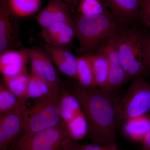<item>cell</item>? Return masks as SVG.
I'll use <instances>...</instances> for the list:
<instances>
[{
  "instance_id": "obj_1",
  "label": "cell",
  "mask_w": 150,
  "mask_h": 150,
  "mask_svg": "<svg viewBox=\"0 0 150 150\" xmlns=\"http://www.w3.org/2000/svg\"><path fill=\"white\" fill-rule=\"evenodd\" d=\"M68 89L80 104L87 122V135L91 144H109L116 143L118 127L115 100L111 93L99 87L85 88L78 82L71 84Z\"/></svg>"
},
{
  "instance_id": "obj_2",
  "label": "cell",
  "mask_w": 150,
  "mask_h": 150,
  "mask_svg": "<svg viewBox=\"0 0 150 150\" xmlns=\"http://www.w3.org/2000/svg\"><path fill=\"white\" fill-rule=\"evenodd\" d=\"M72 16L81 55L91 56L106 48L116 37L121 25L108 11L96 15Z\"/></svg>"
},
{
  "instance_id": "obj_3",
  "label": "cell",
  "mask_w": 150,
  "mask_h": 150,
  "mask_svg": "<svg viewBox=\"0 0 150 150\" xmlns=\"http://www.w3.org/2000/svg\"><path fill=\"white\" fill-rule=\"evenodd\" d=\"M147 32L139 22L121 23L115 41L127 82L143 76L147 71L145 62Z\"/></svg>"
},
{
  "instance_id": "obj_4",
  "label": "cell",
  "mask_w": 150,
  "mask_h": 150,
  "mask_svg": "<svg viewBox=\"0 0 150 150\" xmlns=\"http://www.w3.org/2000/svg\"><path fill=\"white\" fill-rule=\"evenodd\" d=\"M59 93L38 99L31 107H27L22 132L17 141L27 139L62 122Z\"/></svg>"
},
{
  "instance_id": "obj_5",
  "label": "cell",
  "mask_w": 150,
  "mask_h": 150,
  "mask_svg": "<svg viewBox=\"0 0 150 150\" xmlns=\"http://www.w3.org/2000/svg\"><path fill=\"white\" fill-rule=\"evenodd\" d=\"M115 117L119 127L131 118L150 111V84L143 76L133 79L121 99L115 101Z\"/></svg>"
},
{
  "instance_id": "obj_6",
  "label": "cell",
  "mask_w": 150,
  "mask_h": 150,
  "mask_svg": "<svg viewBox=\"0 0 150 150\" xmlns=\"http://www.w3.org/2000/svg\"><path fill=\"white\" fill-rule=\"evenodd\" d=\"M62 122L57 126L17 141L18 150H69L74 141Z\"/></svg>"
},
{
  "instance_id": "obj_7",
  "label": "cell",
  "mask_w": 150,
  "mask_h": 150,
  "mask_svg": "<svg viewBox=\"0 0 150 150\" xmlns=\"http://www.w3.org/2000/svg\"><path fill=\"white\" fill-rule=\"evenodd\" d=\"M26 103L0 114V148L9 149L18 139L23 128Z\"/></svg>"
},
{
  "instance_id": "obj_8",
  "label": "cell",
  "mask_w": 150,
  "mask_h": 150,
  "mask_svg": "<svg viewBox=\"0 0 150 150\" xmlns=\"http://www.w3.org/2000/svg\"><path fill=\"white\" fill-rule=\"evenodd\" d=\"M16 18L11 13L6 0H0V54L22 48Z\"/></svg>"
},
{
  "instance_id": "obj_9",
  "label": "cell",
  "mask_w": 150,
  "mask_h": 150,
  "mask_svg": "<svg viewBox=\"0 0 150 150\" xmlns=\"http://www.w3.org/2000/svg\"><path fill=\"white\" fill-rule=\"evenodd\" d=\"M31 40L39 44L46 51L60 72L69 77L77 79V57L66 48L51 46L36 38L32 37Z\"/></svg>"
},
{
  "instance_id": "obj_10",
  "label": "cell",
  "mask_w": 150,
  "mask_h": 150,
  "mask_svg": "<svg viewBox=\"0 0 150 150\" xmlns=\"http://www.w3.org/2000/svg\"><path fill=\"white\" fill-rule=\"evenodd\" d=\"M28 57L31 71L58 88L65 85L58 76L52 60L43 48H29Z\"/></svg>"
},
{
  "instance_id": "obj_11",
  "label": "cell",
  "mask_w": 150,
  "mask_h": 150,
  "mask_svg": "<svg viewBox=\"0 0 150 150\" xmlns=\"http://www.w3.org/2000/svg\"><path fill=\"white\" fill-rule=\"evenodd\" d=\"M34 20L41 30L61 22L74 24L72 14L64 0H49L47 5Z\"/></svg>"
},
{
  "instance_id": "obj_12",
  "label": "cell",
  "mask_w": 150,
  "mask_h": 150,
  "mask_svg": "<svg viewBox=\"0 0 150 150\" xmlns=\"http://www.w3.org/2000/svg\"><path fill=\"white\" fill-rule=\"evenodd\" d=\"M29 48L22 47L0 54V71L3 76L14 77L27 73Z\"/></svg>"
},
{
  "instance_id": "obj_13",
  "label": "cell",
  "mask_w": 150,
  "mask_h": 150,
  "mask_svg": "<svg viewBox=\"0 0 150 150\" xmlns=\"http://www.w3.org/2000/svg\"><path fill=\"white\" fill-rule=\"evenodd\" d=\"M42 41L51 46L67 48L76 38L74 24L61 22L42 30L37 34Z\"/></svg>"
},
{
  "instance_id": "obj_14",
  "label": "cell",
  "mask_w": 150,
  "mask_h": 150,
  "mask_svg": "<svg viewBox=\"0 0 150 150\" xmlns=\"http://www.w3.org/2000/svg\"><path fill=\"white\" fill-rule=\"evenodd\" d=\"M120 23H132L138 19L140 0H100Z\"/></svg>"
},
{
  "instance_id": "obj_15",
  "label": "cell",
  "mask_w": 150,
  "mask_h": 150,
  "mask_svg": "<svg viewBox=\"0 0 150 150\" xmlns=\"http://www.w3.org/2000/svg\"><path fill=\"white\" fill-rule=\"evenodd\" d=\"M103 50L106 54L109 62L110 74L107 85L103 89L112 93L126 83L127 79L119 58L115 39Z\"/></svg>"
},
{
  "instance_id": "obj_16",
  "label": "cell",
  "mask_w": 150,
  "mask_h": 150,
  "mask_svg": "<svg viewBox=\"0 0 150 150\" xmlns=\"http://www.w3.org/2000/svg\"><path fill=\"white\" fill-rule=\"evenodd\" d=\"M60 112L61 119L66 124L83 112L78 100L70 92L65 85L59 89Z\"/></svg>"
},
{
  "instance_id": "obj_17",
  "label": "cell",
  "mask_w": 150,
  "mask_h": 150,
  "mask_svg": "<svg viewBox=\"0 0 150 150\" xmlns=\"http://www.w3.org/2000/svg\"><path fill=\"white\" fill-rule=\"evenodd\" d=\"M123 129L129 140L142 143L150 132V116L146 114L129 119L123 123Z\"/></svg>"
},
{
  "instance_id": "obj_18",
  "label": "cell",
  "mask_w": 150,
  "mask_h": 150,
  "mask_svg": "<svg viewBox=\"0 0 150 150\" xmlns=\"http://www.w3.org/2000/svg\"><path fill=\"white\" fill-rule=\"evenodd\" d=\"M60 88L56 87L30 71L27 88V99L45 98L59 92Z\"/></svg>"
},
{
  "instance_id": "obj_19",
  "label": "cell",
  "mask_w": 150,
  "mask_h": 150,
  "mask_svg": "<svg viewBox=\"0 0 150 150\" xmlns=\"http://www.w3.org/2000/svg\"><path fill=\"white\" fill-rule=\"evenodd\" d=\"M89 56L97 87L104 88L107 85L110 74L109 62L103 50Z\"/></svg>"
},
{
  "instance_id": "obj_20",
  "label": "cell",
  "mask_w": 150,
  "mask_h": 150,
  "mask_svg": "<svg viewBox=\"0 0 150 150\" xmlns=\"http://www.w3.org/2000/svg\"><path fill=\"white\" fill-rule=\"evenodd\" d=\"M12 14L17 18L34 15L39 11L42 0H6Z\"/></svg>"
},
{
  "instance_id": "obj_21",
  "label": "cell",
  "mask_w": 150,
  "mask_h": 150,
  "mask_svg": "<svg viewBox=\"0 0 150 150\" xmlns=\"http://www.w3.org/2000/svg\"><path fill=\"white\" fill-rule=\"evenodd\" d=\"M77 80L78 83L84 87H97L89 56L81 55L78 56Z\"/></svg>"
},
{
  "instance_id": "obj_22",
  "label": "cell",
  "mask_w": 150,
  "mask_h": 150,
  "mask_svg": "<svg viewBox=\"0 0 150 150\" xmlns=\"http://www.w3.org/2000/svg\"><path fill=\"white\" fill-rule=\"evenodd\" d=\"M29 74L26 73L16 76H3V83L20 100L26 102Z\"/></svg>"
},
{
  "instance_id": "obj_23",
  "label": "cell",
  "mask_w": 150,
  "mask_h": 150,
  "mask_svg": "<svg viewBox=\"0 0 150 150\" xmlns=\"http://www.w3.org/2000/svg\"><path fill=\"white\" fill-rule=\"evenodd\" d=\"M26 102L19 99L4 83L0 85V114L14 110Z\"/></svg>"
},
{
  "instance_id": "obj_24",
  "label": "cell",
  "mask_w": 150,
  "mask_h": 150,
  "mask_svg": "<svg viewBox=\"0 0 150 150\" xmlns=\"http://www.w3.org/2000/svg\"><path fill=\"white\" fill-rule=\"evenodd\" d=\"M64 125L70 136L75 141L81 139L87 134L88 126L83 111Z\"/></svg>"
},
{
  "instance_id": "obj_25",
  "label": "cell",
  "mask_w": 150,
  "mask_h": 150,
  "mask_svg": "<svg viewBox=\"0 0 150 150\" xmlns=\"http://www.w3.org/2000/svg\"><path fill=\"white\" fill-rule=\"evenodd\" d=\"M107 11L100 0H80L75 13L92 16L103 13Z\"/></svg>"
},
{
  "instance_id": "obj_26",
  "label": "cell",
  "mask_w": 150,
  "mask_h": 150,
  "mask_svg": "<svg viewBox=\"0 0 150 150\" xmlns=\"http://www.w3.org/2000/svg\"><path fill=\"white\" fill-rule=\"evenodd\" d=\"M138 19L150 34V0H140Z\"/></svg>"
},
{
  "instance_id": "obj_27",
  "label": "cell",
  "mask_w": 150,
  "mask_h": 150,
  "mask_svg": "<svg viewBox=\"0 0 150 150\" xmlns=\"http://www.w3.org/2000/svg\"><path fill=\"white\" fill-rule=\"evenodd\" d=\"M69 150H120L116 143L109 144H80L74 141Z\"/></svg>"
},
{
  "instance_id": "obj_28",
  "label": "cell",
  "mask_w": 150,
  "mask_h": 150,
  "mask_svg": "<svg viewBox=\"0 0 150 150\" xmlns=\"http://www.w3.org/2000/svg\"><path fill=\"white\" fill-rule=\"evenodd\" d=\"M145 62L147 70L150 74V34L148 31L146 37Z\"/></svg>"
},
{
  "instance_id": "obj_29",
  "label": "cell",
  "mask_w": 150,
  "mask_h": 150,
  "mask_svg": "<svg viewBox=\"0 0 150 150\" xmlns=\"http://www.w3.org/2000/svg\"><path fill=\"white\" fill-rule=\"evenodd\" d=\"M69 7L70 12L72 14L76 13V8L80 0H64Z\"/></svg>"
},
{
  "instance_id": "obj_30",
  "label": "cell",
  "mask_w": 150,
  "mask_h": 150,
  "mask_svg": "<svg viewBox=\"0 0 150 150\" xmlns=\"http://www.w3.org/2000/svg\"><path fill=\"white\" fill-rule=\"evenodd\" d=\"M142 144L143 150H150V132L145 137Z\"/></svg>"
},
{
  "instance_id": "obj_31",
  "label": "cell",
  "mask_w": 150,
  "mask_h": 150,
  "mask_svg": "<svg viewBox=\"0 0 150 150\" xmlns=\"http://www.w3.org/2000/svg\"><path fill=\"white\" fill-rule=\"evenodd\" d=\"M0 150H10L9 149H4V148H0Z\"/></svg>"
}]
</instances>
